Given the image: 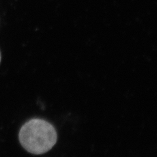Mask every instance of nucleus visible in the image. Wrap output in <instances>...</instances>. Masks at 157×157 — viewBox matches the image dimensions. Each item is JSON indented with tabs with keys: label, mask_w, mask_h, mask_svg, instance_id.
<instances>
[{
	"label": "nucleus",
	"mask_w": 157,
	"mask_h": 157,
	"mask_svg": "<svg viewBox=\"0 0 157 157\" xmlns=\"http://www.w3.org/2000/svg\"><path fill=\"white\" fill-rule=\"evenodd\" d=\"M1 60H2V55H1V52H0V63H1Z\"/></svg>",
	"instance_id": "f03ea898"
},
{
	"label": "nucleus",
	"mask_w": 157,
	"mask_h": 157,
	"mask_svg": "<svg viewBox=\"0 0 157 157\" xmlns=\"http://www.w3.org/2000/svg\"><path fill=\"white\" fill-rule=\"evenodd\" d=\"M18 137L21 145L29 153L42 155L55 146L57 133L50 122L41 119H32L22 126Z\"/></svg>",
	"instance_id": "f257e3e1"
}]
</instances>
